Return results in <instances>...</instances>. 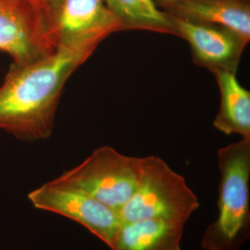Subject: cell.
<instances>
[{"mask_svg": "<svg viewBox=\"0 0 250 250\" xmlns=\"http://www.w3.org/2000/svg\"><path fill=\"white\" fill-rule=\"evenodd\" d=\"M164 11L193 22L227 28L250 43L248 0H181Z\"/></svg>", "mask_w": 250, "mask_h": 250, "instance_id": "9c48e42d", "label": "cell"}, {"mask_svg": "<svg viewBox=\"0 0 250 250\" xmlns=\"http://www.w3.org/2000/svg\"><path fill=\"white\" fill-rule=\"evenodd\" d=\"M185 224L163 220L121 223L110 250H181Z\"/></svg>", "mask_w": 250, "mask_h": 250, "instance_id": "30bf717a", "label": "cell"}, {"mask_svg": "<svg viewBox=\"0 0 250 250\" xmlns=\"http://www.w3.org/2000/svg\"><path fill=\"white\" fill-rule=\"evenodd\" d=\"M47 21L58 47L100 44L107 36L124 31L105 0H56Z\"/></svg>", "mask_w": 250, "mask_h": 250, "instance_id": "52a82bcc", "label": "cell"}, {"mask_svg": "<svg viewBox=\"0 0 250 250\" xmlns=\"http://www.w3.org/2000/svg\"><path fill=\"white\" fill-rule=\"evenodd\" d=\"M221 93V106L213 125L225 134L250 138V92L236 78V73H213Z\"/></svg>", "mask_w": 250, "mask_h": 250, "instance_id": "8fae6325", "label": "cell"}, {"mask_svg": "<svg viewBox=\"0 0 250 250\" xmlns=\"http://www.w3.org/2000/svg\"><path fill=\"white\" fill-rule=\"evenodd\" d=\"M28 199L38 209L62 215L78 223L107 247L122 223L116 210L59 178L33 190Z\"/></svg>", "mask_w": 250, "mask_h": 250, "instance_id": "5b68a950", "label": "cell"}, {"mask_svg": "<svg viewBox=\"0 0 250 250\" xmlns=\"http://www.w3.org/2000/svg\"><path fill=\"white\" fill-rule=\"evenodd\" d=\"M218 216L202 235L204 250H239L250 237V138L219 148Z\"/></svg>", "mask_w": 250, "mask_h": 250, "instance_id": "7a4b0ae2", "label": "cell"}, {"mask_svg": "<svg viewBox=\"0 0 250 250\" xmlns=\"http://www.w3.org/2000/svg\"><path fill=\"white\" fill-rule=\"evenodd\" d=\"M20 1H23L42 10L45 13L46 18L49 10L53 7L54 3L56 2V0H20Z\"/></svg>", "mask_w": 250, "mask_h": 250, "instance_id": "4fadbf2b", "label": "cell"}, {"mask_svg": "<svg viewBox=\"0 0 250 250\" xmlns=\"http://www.w3.org/2000/svg\"><path fill=\"white\" fill-rule=\"evenodd\" d=\"M99 44L62 45L25 64H11L0 86V130L28 142L48 138L67 81Z\"/></svg>", "mask_w": 250, "mask_h": 250, "instance_id": "6da1fadb", "label": "cell"}, {"mask_svg": "<svg viewBox=\"0 0 250 250\" xmlns=\"http://www.w3.org/2000/svg\"><path fill=\"white\" fill-rule=\"evenodd\" d=\"M57 48L42 10L20 0H0V51L12 64L35 62Z\"/></svg>", "mask_w": 250, "mask_h": 250, "instance_id": "8992f818", "label": "cell"}, {"mask_svg": "<svg viewBox=\"0 0 250 250\" xmlns=\"http://www.w3.org/2000/svg\"><path fill=\"white\" fill-rule=\"evenodd\" d=\"M186 179L157 156L145 157L139 184L117 213L122 223L163 220L186 224L199 208Z\"/></svg>", "mask_w": 250, "mask_h": 250, "instance_id": "3957f363", "label": "cell"}, {"mask_svg": "<svg viewBox=\"0 0 250 250\" xmlns=\"http://www.w3.org/2000/svg\"><path fill=\"white\" fill-rule=\"evenodd\" d=\"M143 161L144 158L126 156L111 146H102L58 178L118 211L137 188Z\"/></svg>", "mask_w": 250, "mask_h": 250, "instance_id": "277c9868", "label": "cell"}, {"mask_svg": "<svg viewBox=\"0 0 250 250\" xmlns=\"http://www.w3.org/2000/svg\"><path fill=\"white\" fill-rule=\"evenodd\" d=\"M178 1L181 0H154V2L156 3V5L160 8V9H163L164 10L168 9L171 5L177 3ZM249 1V0H248Z\"/></svg>", "mask_w": 250, "mask_h": 250, "instance_id": "5bb4252c", "label": "cell"}, {"mask_svg": "<svg viewBox=\"0 0 250 250\" xmlns=\"http://www.w3.org/2000/svg\"><path fill=\"white\" fill-rule=\"evenodd\" d=\"M170 17L177 36L190 45L195 64L212 73L237 72L247 41L227 28Z\"/></svg>", "mask_w": 250, "mask_h": 250, "instance_id": "ba28073f", "label": "cell"}, {"mask_svg": "<svg viewBox=\"0 0 250 250\" xmlns=\"http://www.w3.org/2000/svg\"><path fill=\"white\" fill-rule=\"evenodd\" d=\"M107 8L123 25V30H144L177 36L170 14L154 0H105Z\"/></svg>", "mask_w": 250, "mask_h": 250, "instance_id": "7c38bea8", "label": "cell"}]
</instances>
